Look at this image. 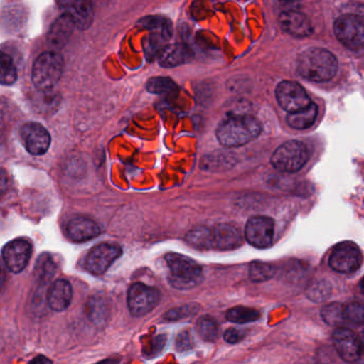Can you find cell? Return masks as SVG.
<instances>
[{"label":"cell","instance_id":"f546056e","mask_svg":"<svg viewBox=\"0 0 364 364\" xmlns=\"http://www.w3.org/2000/svg\"><path fill=\"white\" fill-rule=\"evenodd\" d=\"M344 317L346 323L353 325H363L364 304L360 301H353L344 306Z\"/></svg>","mask_w":364,"mask_h":364},{"label":"cell","instance_id":"7c38bea8","mask_svg":"<svg viewBox=\"0 0 364 364\" xmlns=\"http://www.w3.org/2000/svg\"><path fill=\"white\" fill-rule=\"evenodd\" d=\"M31 252H33V247H31V242L28 240L18 238V240L8 242L4 247V261L10 272L18 274L28 265Z\"/></svg>","mask_w":364,"mask_h":364},{"label":"cell","instance_id":"8fae6325","mask_svg":"<svg viewBox=\"0 0 364 364\" xmlns=\"http://www.w3.org/2000/svg\"><path fill=\"white\" fill-rule=\"evenodd\" d=\"M274 234V220L266 216L251 217L245 229L249 244L259 249L268 248L272 244Z\"/></svg>","mask_w":364,"mask_h":364},{"label":"cell","instance_id":"ffe728a7","mask_svg":"<svg viewBox=\"0 0 364 364\" xmlns=\"http://www.w3.org/2000/svg\"><path fill=\"white\" fill-rule=\"evenodd\" d=\"M73 291L71 284L67 280L55 281L48 294V306L56 312L67 310L71 304Z\"/></svg>","mask_w":364,"mask_h":364},{"label":"cell","instance_id":"9a60e30c","mask_svg":"<svg viewBox=\"0 0 364 364\" xmlns=\"http://www.w3.org/2000/svg\"><path fill=\"white\" fill-rule=\"evenodd\" d=\"M279 23L283 31L293 37L306 38L313 33V27L309 18L304 14L294 10L281 14Z\"/></svg>","mask_w":364,"mask_h":364},{"label":"cell","instance_id":"d590c367","mask_svg":"<svg viewBox=\"0 0 364 364\" xmlns=\"http://www.w3.org/2000/svg\"><path fill=\"white\" fill-rule=\"evenodd\" d=\"M223 338L230 344H236L245 338V332L240 329H235V328H231L225 332Z\"/></svg>","mask_w":364,"mask_h":364},{"label":"cell","instance_id":"ba28073f","mask_svg":"<svg viewBox=\"0 0 364 364\" xmlns=\"http://www.w3.org/2000/svg\"><path fill=\"white\" fill-rule=\"evenodd\" d=\"M362 264V255L359 247L351 242L338 244L329 257V265L340 274H353Z\"/></svg>","mask_w":364,"mask_h":364},{"label":"cell","instance_id":"cb8c5ba5","mask_svg":"<svg viewBox=\"0 0 364 364\" xmlns=\"http://www.w3.org/2000/svg\"><path fill=\"white\" fill-rule=\"evenodd\" d=\"M261 314L255 309L246 308V306H235L230 309L227 313L228 321L235 323H248L257 321Z\"/></svg>","mask_w":364,"mask_h":364},{"label":"cell","instance_id":"d6a6232c","mask_svg":"<svg viewBox=\"0 0 364 364\" xmlns=\"http://www.w3.org/2000/svg\"><path fill=\"white\" fill-rule=\"evenodd\" d=\"M55 266L52 257L48 255H42L38 259L37 274L41 281L48 280L54 274Z\"/></svg>","mask_w":364,"mask_h":364},{"label":"cell","instance_id":"ac0fdd59","mask_svg":"<svg viewBox=\"0 0 364 364\" xmlns=\"http://www.w3.org/2000/svg\"><path fill=\"white\" fill-rule=\"evenodd\" d=\"M59 6L72 18L76 28H88L92 23V4L89 1H61Z\"/></svg>","mask_w":364,"mask_h":364},{"label":"cell","instance_id":"30bf717a","mask_svg":"<svg viewBox=\"0 0 364 364\" xmlns=\"http://www.w3.org/2000/svg\"><path fill=\"white\" fill-rule=\"evenodd\" d=\"M276 97L281 108L289 114L299 112L312 103L306 90L299 84L287 80L277 87Z\"/></svg>","mask_w":364,"mask_h":364},{"label":"cell","instance_id":"484cf974","mask_svg":"<svg viewBox=\"0 0 364 364\" xmlns=\"http://www.w3.org/2000/svg\"><path fill=\"white\" fill-rule=\"evenodd\" d=\"M140 27L149 29L150 31H159L172 37V24L168 18L161 16H146L139 21Z\"/></svg>","mask_w":364,"mask_h":364},{"label":"cell","instance_id":"74e56055","mask_svg":"<svg viewBox=\"0 0 364 364\" xmlns=\"http://www.w3.org/2000/svg\"><path fill=\"white\" fill-rule=\"evenodd\" d=\"M29 364H53V362L44 355H38Z\"/></svg>","mask_w":364,"mask_h":364},{"label":"cell","instance_id":"f1b7e54d","mask_svg":"<svg viewBox=\"0 0 364 364\" xmlns=\"http://www.w3.org/2000/svg\"><path fill=\"white\" fill-rule=\"evenodd\" d=\"M0 67H1V84L12 85L18 80V71L16 65L9 55L3 53L0 59Z\"/></svg>","mask_w":364,"mask_h":364},{"label":"cell","instance_id":"5b68a950","mask_svg":"<svg viewBox=\"0 0 364 364\" xmlns=\"http://www.w3.org/2000/svg\"><path fill=\"white\" fill-rule=\"evenodd\" d=\"M309 159L306 146L298 140H291L279 146L272 156V165L278 171L295 173Z\"/></svg>","mask_w":364,"mask_h":364},{"label":"cell","instance_id":"83f0119b","mask_svg":"<svg viewBox=\"0 0 364 364\" xmlns=\"http://www.w3.org/2000/svg\"><path fill=\"white\" fill-rule=\"evenodd\" d=\"M146 90L154 95H166L178 90V85L169 77H153L146 84Z\"/></svg>","mask_w":364,"mask_h":364},{"label":"cell","instance_id":"277c9868","mask_svg":"<svg viewBox=\"0 0 364 364\" xmlns=\"http://www.w3.org/2000/svg\"><path fill=\"white\" fill-rule=\"evenodd\" d=\"M63 58L57 52L40 55L33 63V82L39 91H50L54 88L63 73Z\"/></svg>","mask_w":364,"mask_h":364},{"label":"cell","instance_id":"603a6c76","mask_svg":"<svg viewBox=\"0 0 364 364\" xmlns=\"http://www.w3.org/2000/svg\"><path fill=\"white\" fill-rule=\"evenodd\" d=\"M186 240L193 248L200 250L213 249L212 230L204 227L196 228L187 234Z\"/></svg>","mask_w":364,"mask_h":364},{"label":"cell","instance_id":"3957f363","mask_svg":"<svg viewBox=\"0 0 364 364\" xmlns=\"http://www.w3.org/2000/svg\"><path fill=\"white\" fill-rule=\"evenodd\" d=\"M166 261L171 272L170 283L176 289H193L201 282V266L191 257L178 253H169L166 255Z\"/></svg>","mask_w":364,"mask_h":364},{"label":"cell","instance_id":"52a82bcc","mask_svg":"<svg viewBox=\"0 0 364 364\" xmlns=\"http://www.w3.org/2000/svg\"><path fill=\"white\" fill-rule=\"evenodd\" d=\"M161 300V294L154 287L144 283H134L129 289L127 304L135 316H144L150 313Z\"/></svg>","mask_w":364,"mask_h":364},{"label":"cell","instance_id":"d6986e66","mask_svg":"<svg viewBox=\"0 0 364 364\" xmlns=\"http://www.w3.org/2000/svg\"><path fill=\"white\" fill-rule=\"evenodd\" d=\"M193 53L188 46L183 43L166 46L159 56V63L163 68H176L191 63Z\"/></svg>","mask_w":364,"mask_h":364},{"label":"cell","instance_id":"5bb4252c","mask_svg":"<svg viewBox=\"0 0 364 364\" xmlns=\"http://www.w3.org/2000/svg\"><path fill=\"white\" fill-rule=\"evenodd\" d=\"M21 138L25 148L33 155H43L50 146V133L39 123H26L21 129Z\"/></svg>","mask_w":364,"mask_h":364},{"label":"cell","instance_id":"e575fe53","mask_svg":"<svg viewBox=\"0 0 364 364\" xmlns=\"http://www.w3.org/2000/svg\"><path fill=\"white\" fill-rule=\"evenodd\" d=\"M330 289L323 282H317L311 285L309 289L308 296L313 301H323L329 296Z\"/></svg>","mask_w":364,"mask_h":364},{"label":"cell","instance_id":"836d02e7","mask_svg":"<svg viewBox=\"0 0 364 364\" xmlns=\"http://www.w3.org/2000/svg\"><path fill=\"white\" fill-rule=\"evenodd\" d=\"M106 304L104 302L103 298L93 297L88 304V314L93 321H102L105 317Z\"/></svg>","mask_w":364,"mask_h":364},{"label":"cell","instance_id":"4dcf8cb0","mask_svg":"<svg viewBox=\"0 0 364 364\" xmlns=\"http://www.w3.org/2000/svg\"><path fill=\"white\" fill-rule=\"evenodd\" d=\"M274 274V268L269 264L261 263V262H255L251 264L249 269V276L255 282H263L272 278Z\"/></svg>","mask_w":364,"mask_h":364},{"label":"cell","instance_id":"4316f807","mask_svg":"<svg viewBox=\"0 0 364 364\" xmlns=\"http://www.w3.org/2000/svg\"><path fill=\"white\" fill-rule=\"evenodd\" d=\"M197 331L199 336L208 342L216 340L218 336L219 327L216 319L210 316H202L197 321Z\"/></svg>","mask_w":364,"mask_h":364},{"label":"cell","instance_id":"1f68e13d","mask_svg":"<svg viewBox=\"0 0 364 364\" xmlns=\"http://www.w3.org/2000/svg\"><path fill=\"white\" fill-rule=\"evenodd\" d=\"M198 306L196 304H187V306H178L173 310L168 311L165 315V319L169 321H180L182 319L191 318L197 313Z\"/></svg>","mask_w":364,"mask_h":364},{"label":"cell","instance_id":"8992f818","mask_svg":"<svg viewBox=\"0 0 364 364\" xmlns=\"http://www.w3.org/2000/svg\"><path fill=\"white\" fill-rule=\"evenodd\" d=\"M336 39L349 50H358L364 46V16L345 14L334 22Z\"/></svg>","mask_w":364,"mask_h":364},{"label":"cell","instance_id":"9c48e42d","mask_svg":"<svg viewBox=\"0 0 364 364\" xmlns=\"http://www.w3.org/2000/svg\"><path fill=\"white\" fill-rule=\"evenodd\" d=\"M122 255V249L119 245L103 242L91 249L85 259V268L90 274L101 276L107 272L108 268Z\"/></svg>","mask_w":364,"mask_h":364},{"label":"cell","instance_id":"7402d4cb","mask_svg":"<svg viewBox=\"0 0 364 364\" xmlns=\"http://www.w3.org/2000/svg\"><path fill=\"white\" fill-rule=\"evenodd\" d=\"M317 116V106L311 103L308 107L293 114H289L287 121L289 127L296 129H309L314 123Z\"/></svg>","mask_w":364,"mask_h":364},{"label":"cell","instance_id":"6da1fadb","mask_svg":"<svg viewBox=\"0 0 364 364\" xmlns=\"http://www.w3.org/2000/svg\"><path fill=\"white\" fill-rule=\"evenodd\" d=\"M336 71L338 60L333 54L325 48H309L298 57V74L309 82H329L334 77Z\"/></svg>","mask_w":364,"mask_h":364},{"label":"cell","instance_id":"e0dca14e","mask_svg":"<svg viewBox=\"0 0 364 364\" xmlns=\"http://www.w3.org/2000/svg\"><path fill=\"white\" fill-rule=\"evenodd\" d=\"M70 240L75 242H88L101 234L99 225L86 217H75L67 225Z\"/></svg>","mask_w":364,"mask_h":364},{"label":"cell","instance_id":"f35d334b","mask_svg":"<svg viewBox=\"0 0 364 364\" xmlns=\"http://www.w3.org/2000/svg\"><path fill=\"white\" fill-rule=\"evenodd\" d=\"M360 289H361L362 293H363L364 295V278L362 279L361 283H360Z\"/></svg>","mask_w":364,"mask_h":364},{"label":"cell","instance_id":"8d00e7d4","mask_svg":"<svg viewBox=\"0 0 364 364\" xmlns=\"http://www.w3.org/2000/svg\"><path fill=\"white\" fill-rule=\"evenodd\" d=\"M176 346H178V350L184 351L191 347V338L189 336L188 332H183L180 336H178L176 340Z\"/></svg>","mask_w":364,"mask_h":364},{"label":"cell","instance_id":"7a4b0ae2","mask_svg":"<svg viewBox=\"0 0 364 364\" xmlns=\"http://www.w3.org/2000/svg\"><path fill=\"white\" fill-rule=\"evenodd\" d=\"M262 125L248 114L233 116L223 121L217 129V139L227 148L245 146L261 134Z\"/></svg>","mask_w":364,"mask_h":364},{"label":"cell","instance_id":"2e32d148","mask_svg":"<svg viewBox=\"0 0 364 364\" xmlns=\"http://www.w3.org/2000/svg\"><path fill=\"white\" fill-rule=\"evenodd\" d=\"M242 244L240 230L229 223H221L212 229L213 249L233 250Z\"/></svg>","mask_w":364,"mask_h":364},{"label":"cell","instance_id":"d4e9b609","mask_svg":"<svg viewBox=\"0 0 364 364\" xmlns=\"http://www.w3.org/2000/svg\"><path fill=\"white\" fill-rule=\"evenodd\" d=\"M321 314L323 321L328 325L336 326V327L340 328L341 326L346 323L344 317V306L343 304H336V302L327 304V306H323Z\"/></svg>","mask_w":364,"mask_h":364},{"label":"cell","instance_id":"44dd1931","mask_svg":"<svg viewBox=\"0 0 364 364\" xmlns=\"http://www.w3.org/2000/svg\"><path fill=\"white\" fill-rule=\"evenodd\" d=\"M72 18L68 14H63L50 28L48 40L54 48H60L67 43L68 40L71 37L73 29L75 28Z\"/></svg>","mask_w":364,"mask_h":364},{"label":"cell","instance_id":"4fadbf2b","mask_svg":"<svg viewBox=\"0 0 364 364\" xmlns=\"http://www.w3.org/2000/svg\"><path fill=\"white\" fill-rule=\"evenodd\" d=\"M333 343L336 351L344 361L355 362L363 353L362 341L348 328H338L333 333Z\"/></svg>","mask_w":364,"mask_h":364}]
</instances>
